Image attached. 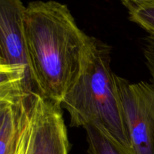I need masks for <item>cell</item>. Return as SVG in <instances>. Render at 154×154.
Returning a JSON list of instances; mask_svg holds the SVG:
<instances>
[{"instance_id": "cell-5", "label": "cell", "mask_w": 154, "mask_h": 154, "mask_svg": "<svg viewBox=\"0 0 154 154\" xmlns=\"http://www.w3.org/2000/svg\"><path fill=\"white\" fill-rule=\"evenodd\" d=\"M69 141L61 105L35 92L26 154H69Z\"/></svg>"}, {"instance_id": "cell-11", "label": "cell", "mask_w": 154, "mask_h": 154, "mask_svg": "<svg viewBox=\"0 0 154 154\" xmlns=\"http://www.w3.org/2000/svg\"><path fill=\"white\" fill-rule=\"evenodd\" d=\"M121 1L123 2V4H124V3H126V2H128L131 1V0H121Z\"/></svg>"}, {"instance_id": "cell-9", "label": "cell", "mask_w": 154, "mask_h": 154, "mask_svg": "<svg viewBox=\"0 0 154 154\" xmlns=\"http://www.w3.org/2000/svg\"><path fill=\"white\" fill-rule=\"evenodd\" d=\"M144 54L147 66L151 75V84L154 86V37L148 36L146 38Z\"/></svg>"}, {"instance_id": "cell-6", "label": "cell", "mask_w": 154, "mask_h": 154, "mask_svg": "<svg viewBox=\"0 0 154 154\" xmlns=\"http://www.w3.org/2000/svg\"><path fill=\"white\" fill-rule=\"evenodd\" d=\"M35 92L0 96V154H17L28 136Z\"/></svg>"}, {"instance_id": "cell-4", "label": "cell", "mask_w": 154, "mask_h": 154, "mask_svg": "<svg viewBox=\"0 0 154 154\" xmlns=\"http://www.w3.org/2000/svg\"><path fill=\"white\" fill-rule=\"evenodd\" d=\"M123 117L135 154H154V86L116 75Z\"/></svg>"}, {"instance_id": "cell-3", "label": "cell", "mask_w": 154, "mask_h": 154, "mask_svg": "<svg viewBox=\"0 0 154 154\" xmlns=\"http://www.w3.org/2000/svg\"><path fill=\"white\" fill-rule=\"evenodd\" d=\"M21 0H0V95L32 94L35 90Z\"/></svg>"}, {"instance_id": "cell-7", "label": "cell", "mask_w": 154, "mask_h": 154, "mask_svg": "<svg viewBox=\"0 0 154 154\" xmlns=\"http://www.w3.org/2000/svg\"><path fill=\"white\" fill-rule=\"evenodd\" d=\"M84 129L87 131L90 154H135L131 149L122 145L93 125H90Z\"/></svg>"}, {"instance_id": "cell-2", "label": "cell", "mask_w": 154, "mask_h": 154, "mask_svg": "<svg viewBox=\"0 0 154 154\" xmlns=\"http://www.w3.org/2000/svg\"><path fill=\"white\" fill-rule=\"evenodd\" d=\"M61 107L69 112L71 126L93 125L132 150L116 74L111 69V48L105 43L91 37L81 74Z\"/></svg>"}, {"instance_id": "cell-10", "label": "cell", "mask_w": 154, "mask_h": 154, "mask_svg": "<svg viewBox=\"0 0 154 154\" xmlns=\"http://www.w3.org/2000/svg\"><path fill=\"white\" fill-rule=\"evenodd\" d=\"M30 129H31V127H30ZM29 133H30V130H29V132L28 136L26 137V140H25V141H24L22 147H20V150H19V151H18L17 154H26V153L27 144H28V140H29Z\"/></svg>"}, {"instance_id": "cell-8", "label": "cell", "mask_w": 154, "mask_h": 154, "mask_svg": "<svg viewBox=\"0 0 154 154\" xmlns=\"http://www.w3.org/2000/svg\"><path fill=\"white\" fill-rule=\"evenodd\" d=\"M124 5L129 19L154 37V0H131Z\"/></svg>"}, {"instance_id": "cell-1", "label": "cell", "mask_w": 154, "mask_h": 154, "mask_svg": "<svg viewBox=\"0 0 154 154\" xmlns=\"http://www.w3.org/2000/svg\"><path fill=\"white\" fill-rule=\"evenodd\" d=\"M25 30L36 92L61 105L81 74L91 37L66 5L53 0L26 6Z\"/></svg>"}]
</instances>
